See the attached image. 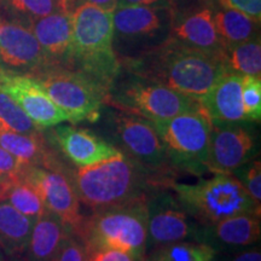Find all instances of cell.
Masks as SVG:
<instances>
[{
	"mask_svg": "<svg viewBox=\"0 0 261 261\" xmlns=\"http://www.w3.org/2000/svg\"><path fill=\"white\" fill-rule=\"evenodd\" d=\"M168 188L200 225H212L244 213L261 215V208L230 173H214L212 178H202L195 184L173 180Z\"/></svg>",
	"mask_w": 261,
	"mask_h": 261,
	"instance_id": "277c9868",
	"label": "cell"
},
{
	"mask_svg": "<svg viewBox=\"0 0 261 261\" xmlns=\"http://www.w3.org/2000/svg\"><path fill=\"white\" fill-rule=\"evenodd\" d=\"M40 85L50 99L68 115L70 123H94L106 106L108 90L80 71L46 68L28 75Z\"/></svg>",
	"mask_w": 261,
	"mask_h": 261,
	"instance_id": "30bf717a",
	"label": "cell"
},
{
	"mask_svg": "<svg viewBox=\"0 0 261 261\" xmlns=\"http://www.w3.org/2000/svg\"><path fill=\"white\" fill-rule=\"evenodd\" d=\"M242 77L240 74L225 73L200 98L201 106L213 125L248 122L243 112Z\"/></svg>",
	"mask_w": 261,
	"mask_h": 261,
	"instance_id": "ffe728a7",
	"label": "cell"
},
{
	"mask_svg": "<svg viewBox=\"0 0 261 261\" xmlns=\"http://www.w3.org/2000/svg\"><path fill=\"white\" fill-rule=\"evenodd\" d=\"M106 104L150 121L167 120L203 109L200 98L180 93L122 68L108 91Z\"/></svg>",
	"mask_w": 261,
	"mask_h": 261,
	"instance_id": "8992f818",
	"label": "cell"
},
{
	"mask_svg": "<svg viewBox=\"0 0 261 261\" xmlns=\"http://www.w3.org/2000/svg\"><path fill=\"white\" fill-rule=\"evenodd\" d=\"M210 4L215 29L225 48L260 35V21L221 4L219 0H210Z\"/></svg>",
	"mask_w": 261,
	"mask_h": 261,
	"instance_id": "603a6c76",
	"label": "cell"
},
{
	"mask_svg": "<svg viewBox=\"0 0 261 261\" xmlns=\"http://www.w3.org/2000/svg\"><path fill=\"white\" fill-rule=\"evenodd\" d=\"M0 201L8 202L19 213L33 220L46 210L39 191L23 178L0 185Z\"/></svg>",
	"mask_w": 261,
	"mask_h": 261,
	"instance_id": "4316f807",
	"label": "cell"
},
{
	"mask_svg": "<svg viewBox=\"0 0 261 261\" xmlns=\"http://www.w3.org/2000/svg\"><path fill=\"white\" fill-rule=\"evenodd\" d=\"M0 146L25 165L52 169H61L64 165L55 154L42 130L35 135H25L10 129L0 122Z\"/></svg>",
	"mask_w": 261,
	"mask_h": 261,
	"instance_id": "44dd1931",
	"label": "cell"
},
{
	"mask_svg": "<svg viewBox=\"0 0 261 261\" xmlns=\"http://www.w3.org/2000/svg\"><path fill=\"white\" fill-rule=\"evenodd\" d=\"M175 171L203 175L208 171L212 121L204 110L151 121Z\"/></svg>",
	"mask_w": 261,
	"mask_h": 261,
	"instance_id": "9c48e42d",
	"label": "cell"
},
{
	"mask_svg": "<svg viewBox=\"0 0 261 261\" xmlns=\"http://www.w3.org/2000/svg\"><path fill=\"white\" fill-rule=\"evenodd\" d=\"M219 2L228 8L236 9L250 16L256 21L261 19V0H219Z\"/></svg>",
	"mask_w": 261,
	"mask_h": 261,
	"instance_id": "836d02e7",
	"label": "cell"
},
{
	"mask_svg": "<svg viewBox=\"0 0 261 261\" xmlns=\"http://www.w3.org/2000/svg\"><path fill=\"white\" fill-rule=\"evenodd\" d=\"M0 68L33 75L46 69L48 63L31 29L0 14Z\"/></svg>",
	"mask_w": 261,
	"mask_h": 261,
	"instance_id": "5bb4252c",
	"label": "cell"
},
{
	"mask_svg": "<svg viewBox=\"0 0 261 261\" xmlns=\"http://www.w3.org/2000/svg\"><path fill=\"white\" fill-rule=\"evenodd\" d=\"M169 39L214 55L221 60L225 51L215 29L210 0H203L191 8L173 11Z\"/></svg>",
	"mask_w": 261,
	"mask_h": 261,
	"instance_id": "2e32d148",
	"label": "cell"
},
{
	"mask_svg": "<svg viewBox=\"0 0 261 261\" xmlns=\"http://www.w3.org/2000/svg\"><path fill=\"white\" fill-rule=\"evenodd\" d=\"M121 68L195 98L204 96L226 73L219 57L172 39Z\"/></svg>",
	"mask_w": 261,
	"mask_h": 261,
	"instance_id": "7a4b0ae2",
	"label": "cell"
},
{
	"mask_svg": "<svg viewBox=\"0 0 261 261\" xmlns=\"http://www.w3.org/2000/svg\"><path fill=\"white\" fill-rule=\"evenodd\" d=\"M107 109L106 116L99 117L104 119L100 127L108 142L163 180H175L177 171L169 162L154 123L125 110Z\"/></svg>",
	"mask_w": 261,
	"mask_h": 261,
	"instance_id": "52a82bcc",
	"label": "cell"
},
{
	"mask_svg": "<svg viewBox=\"0 0 261 261\" xmlns=\"http://www.w3.org/2000/svg\"><path fill=\"white\" fill-rule=\"evenodd\" d=\"M117 0H69V9L70 12H73L77 6L83 4H90L98 6V8L108 10V11H114L116 8Z\"/></svg>",
	"mask_w": 261,
	"mask_h": 261,
	"instance_id": "d590c367",
	"label": "cell"
},
{
	"mask_svg": "<svg viewBox=\"0 0 261 261\" xmlns=\"http://www.w3.org/2000/svg\"><path fill=\"white\" fill-rule=\"evenodd\" d=\"M167 2L172 11H180V10L200 4L203 0H167Z\"/></svg>",
	"mask_w": 261,
	"mask_h": 261,
	"instance_id": "74e56055",
	"label": "cell"
},
{
	"mask_svg": "<svg viewBox=\"0 0 261 261\" xmlns=\"http://www.w3.org/2000/svg\"><path fill=\"white\" fill-rule=\"evenodd\" d=\"M146 201L93 212L84 217L75 231L86 246L87 253L116 249L129 254L136 261L146 255Z\"/></svg>",
	"mask_w": 261,
	"mask_h": 261,
	"instance_id": "5b68a950",
	"label": "cell"
},
{
	"mask_svg": "<svg viewBox=\"0 0 261 261\" xmlns=\"http://www.w3.org/2000/svg\"><path fill=\"white\" fill-rule=\"evenodd\" d=\"M86 261H136L129 254L116 249H99L91 252Z\"/></svg>",
	"mask_w": 261,
	"mask_h": 261,
	"instance_id": "e575fe53",
	"label": "cell"
},
{
	"mask_svg": "<svg viewBox=\"0 0 261 261\" xmlns=\"http://www.w3.org/2000/svg\"><path fill=\"white\" fill-rule=\"evenodd\" d=\"M0 90L12 98L29 119L42 129L69 121L67 114L52 102L40 85L28 75L0 68Z\"/></svg>",
	"mask_w": 261,
	"mask_h": 261,
	"instance_id": "9a60e30c",
	"label": "cell"
},
{
	"mask_svg": "<svg viewBox=\"0 0 261 261\" xmlns=\"http://www.w3.org/2000/svg\"><path fill=\"white\" fill-rule=\"evenodd\" d=\"M252 123H212L208 171L231 174L234 169L255 159L256 133Z\"/></svg>",
	"mask_w": 261,
	"mask_h": 261,
	"instance_id": "4fadbf2b",
	"label": "cell"
},
{
	"mask_svg": "<svg viewBox=\"0 0 261 261\" xmlns=\"http://www.w3.org/2000/svg\"><path fill=\"white\" fill-rule=\"evenodd\" d=\"M89 253L79 234L70 231L50 261H86Z\"/></svg>",
	"mask_w": 261,
	"mask_h": 261,
	"instance_id": "4dcf8cb0",
	"label": "cell"
},
{
	"mask_svg": "<svg viewBox=\"0 0 261 261\" xmlns=\"http://www.w3.org/2000/svg\"><path fill=\"white\" fill-rule=\"evenodd\" d=\"M34 221L0 201V249L6 257H22L27 249Z\"/></svg>",
	"mask_w": 261,
	"mask_h": 261,
	"instance_id": "cb8c5ba5",
	"label": "cell"
},
{
	"mask_svg": "<svg viewBox=\"0 0 261 261\" xmlns=\"http://www.w3.org/2000/svg\"><path fill=\"white\" fill-rule=\"evenodd\" d=\"M51 136L62 154L77 167H86L121 154L120 150L93 130L74 125L58 123L52 128Z\"/></svg>",
	"mask_w": 261,
	"mask_h": 261,
	"instance_id": "ac0fdd59",
	"label": "cell"
},
{
	"mask_svg": "<svg viewBox=\"0 0 261 261\" xmlns=\"http://www.w3.org/2000/svg\"><path fill=\"white\" fill-rule=\"evenodd\" d=\"M146 253L182 241H195L200 224L184 210L169 188H161L146 198Z\"/></svg>",
	"mask_w": 261,
	"mask_h": 261,
	"instance_id": "8fae6325",
	"label": "cell"
},
{
	"mask_svg": "<svg viewBox=\"0 0 261 261\" xmlns=\"http://www.w3.org/2000/svg\"><path fill=\"white\" fill-rule=\"evenodd\" d=\"M173 11L169 6H123L113 11V47L126 64L161 46L169 39Z\"/></svg>",
	"mask_w": 261,
	"mask_h": 261,
	"instance_id": "ba28073f",
	"label": "cell"
},
{
	"mask_svg": "<svg viewBox=\"0 0 261 261\" xmlns=\"http://www.w3.org/2000/svg\"><path fill=\"white\" fill-rule=\"evenodd\" d=\"M6 260V255L3 253V250L0 249V261H5Z\"/></svg>",
	"mask_w": 261,
	"mask_h": 261,
	"instance_id": "ab89813d",
	"label": "cell"
},
{
	"mask_svg": "<svg viewBox=\"0 0 261 261\" xmlns=\"http://www.w3.org/2000/svg\"><path fill=\"white\" fill-rule=\"evenodd\" d=\"M240 180L257 207L261 208V163L259 159L244 163L231 173Z\"/></svg>",
	"mask_w": 261,
	"mask_h": 261,
	"instance_id": "f546056e",
	"label": "cell"
},
{
	"mask_svg": "<svg viewBox=\"0 0 261 261\" xmlns=\"http://www.w3.org/2000/svg\"><path fill=\"white\" fill-rule=\"evenodd\" d=\"M70 168H45L41 166H28L23 179L28 180L40 194L45 207L57 214L71 231L80 226L84 215L76 191L69 178Z\"/></svg>",
	"mask_w": 261,
	"mask_h": 261,
	"instance_id": "7c38bea8",
	"label": "cell"
},
{
	"mask_svg": "<svg viewBox=\"0 0 261 261\" xmlns=\"http://www.w3.org/2000/svg\"><path fill=\"white\" fill-rule=\"evenodd\" d=\"M81 204L92 212L146 201L155 190L169 182L125 154L69 172ZM173 181V180H172Z\"/></svg>",
	"mask_w": 261,
	"mask_h": 261,
	"instance_id": "6da1fadb",
	"label": "cell"
},
{
	"mask_svg": "<svg viewBox=\"0 0 261 261\" xmlns=\"http://www.w3.org/2000/svg\"><path fill=\"white\" fill-rule=\"evenodd\" d=\"M73 69L109 91L121 70L113 47V11L83 4L71 12Z\"/></svg>",
	"mask_w": 261,
	"mask_h": 261,
	"instance_id": "3957f363",
	"label": "cell"
},
{
	"mask_svg": "<svg viewBox=\"0 0 261 261\" xmlns=\"http://www.w3.org/2000/svg\"><path fill=\"white\" fill-rule=\"evenodd\" d=\"M50 68L73 69V19L69 12L48 15L27 23Z\"/></svg>",
	"mask_w": 261,
	"mask_h": 261,
	"instance_id": "d6986e66",
	"label": "cell"
},
{
	"mask_svg": "<svg viewBox=\"0 0 261 261\" xmlns=\"http://www.w3.org/2000/svg\"><path fill=\"white\" fill-rule=\"evenodd\" d=\"M5 261H24L22 257H6Z\"/></svg>",
	"mask_w": 261,
	"mask_h": 261,
	"instance_id": "f35d334b",
	"label": "cell"
},
{
	"mask_svg": "<svg viewBox=\"0 0 261 261\" xmlns=\"http://www.w3.org/2000/svg\"><path fill=\"white\" fill-rule=\"evenodd\" d=\"M3 184H6V181H5V179L0 175V185H3Z\"/></svg>",
	"mask_w": 261,
	"mask_h": 261,
	"instance_id": "60d3db41",
	"label": "cell"
},
{
	"mask_svg": "<svg viewBox=\"0 0 261 261\" xmlns=\"http://www.w3.org/2000/svg\"><path fill=\"white\" fill-rule=\"evenodd\" d=\"M70 12L69 0H0V14L27 25L48 15Z\"/></svg>",
	"mask_w": 261,
	"mask_h": 261,
	"instance_id": "d4e9b609",
	"label": "cell"
},
{
	"mask_svg": "<svg viewBox=\"0 0 261 261\" xmlns=\"http://www.w3.org/2000/svg\"><path fill=\"white\" fill-rule=\"evenodd\" d=\"M70 231L57 214L46 208L34 221L27 249L22 259L24 261H50Z\"/></svg>",
	"mask_w": 261,
	"mask_h": 261,
	"instance_id": "7402d4cb",
	"label": "cell"
},
{
	"mask_svg": "<svg viewBox=\"0 0 261 261\" xmlns=\"http://www.w3.org/2000/svg\"><path fill=\"white\" fill-rule=\"evenodd\" d=\"M123 6H169L167 0H117L116 8Z\"/></svg>",
	"mask_w": 261,
	"mask_h": 261,
	"instance_id": "8d00e7d4",
	"label": "cell"
},
{
	"mask_svg": "<svg viewBox=\"0 0 261 261\" xmlns=\"http://www.w3.org/2000/svg\"><path fill=\"white\" fill-rule=\"evenodd\" d=\"M221 62L226 73L261 76L260 35L225 48L221 55Z\"/></svg>",
	"mask_w": 261,
	"mask_h": 261,
	"instance_id": "484cf974",
	"label": "cell"
},
{
	"mask_svg": "<svg viewBox=\"0 0 261 261\" xmlns=\"http://www.w3.org/2000/svg\"><path fill=\"white\" fill-rule=\"evenodd\" d=\"M214 255L215 252L207 244L182 241L150 250L144 261H213Z\"/></svg>",
	"mask_w": 261,
	"mask_h": 261,
	"instance_id": "83f0119b",
	"label": "cell"
},
{
	"mask_svg": "<svg viewBox=\"0 0 261 261\" xmlns=\"http://www.w3.org/2000/svg\"><path fill=\"white\" fill-rule=\"evenodd\" d=\"M243 112L248 122H260L261 119V76L243 75Z\"/></svg>",
	"mask_w": 261,
	"mask_h": 261,
	"instance_id": "f1b7e54d",
	"label": "cell"
},
{
	"mask_svg": "<svg viewBox=\"0 0 261 261\" xmlns=\"http://www.w3.org/2000/svg\"><path fill=\"white\" fill-rule=\"evenodd\" d=\"M213 261H261L259 243L227 253H215Z\"/></svg>",
	"mask_w": 261,
	"mask_h": 261,
	"instance_id": "d6a6232c",
	"label": "cell"
},
{
	"mask_svg": "<svg viewBox=\"0 0 261 261\" xmlns=\"http://www.w3.org/2000/svg\"><path fill=\"white\" fill-rule=\"evenodd\" d=\"M28 166L0 146V175L6 182L21 179Z\"/></svg>",
	"mask_w": 261,
	"mask_h": 261,
	"instance_id": "1f68e13d",
	"label": "cell"
},
{
	"mask_svg": "<svg viewBox=\"0 0 261 261\" xmlns=\"http://www.w3.org/2000/svg\"><path fill=\"white\" fill-rule=\"evenodd\" d=\"M260 234V215L244 213L212 225H200L195 241L207 244L215 253H227L257 244Z\"/></svg>",
	"mask_w": 261,
	"mask_h": 261,
	"instance_id": "e0dca14e",
	"label": "cell"
}]
</instances>
